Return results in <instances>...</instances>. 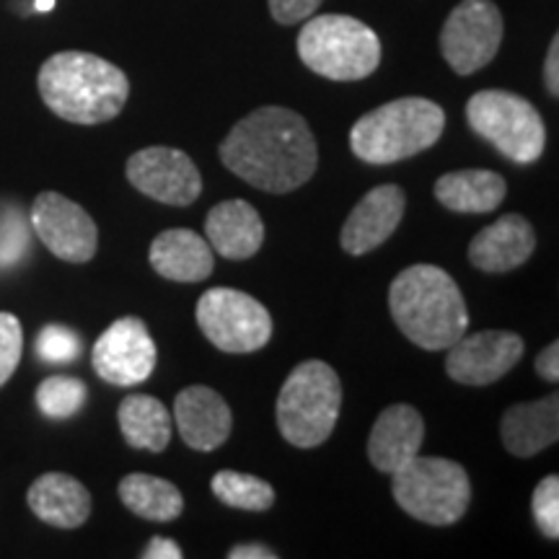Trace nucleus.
Listing matches in <instances>:
<instances>
[{
    "label": "nucleus",
    "instance_id": "nucleus-1",
    "mask_svg": "<svg viewBox=\"0 0 559 559\" xmlns=\"http://www.w3.org/2000/svg\"><path fill=\"white\" fill-rule=\"evenodd\" d=\"M218 156L254 190L288 194L317 174L319 145L298 111L260 107L230 128Z\"/></svg>",
    "mask_w": 559,
    "mask_h": 559
},
{
    "label": "nucleus",
    "instance_id": "nucleus-2",
    "mask_svg": "<svg viewBox=\"0 0 559 559\" xmlns=\"http://www.w3.org/2000/svg\"><path fill=\"white\" fill-rule=\"evenodd\" d=\"M37 86L47 109L73 124L115 120L130 96V81L122 68L81 50L47 58L39 68Z\"/></svg>",
    "mask_w": 559,
    "mask_h": 559
},
{
    "label": "nucleus",
    "instance_id": "nucleus-3",
    "mask_svg": "<svg viewBox=\"0 0 559 559\" xmlns=\"http://www.w3.org/2000/svg\"><path fill=\"white\" fill-rule=\"evenodd\" d=\"M389 311L412 345L449 349L469 326L466 298L449 272L436 264H412L389 288Z\"/></svg>",
    "mask_w": 559,
    "mask_h": 559
},
{
    "label": "nucleus",
    "instance_id": "nucleus-4",
    "mask_svg": "<svg viewBox=\"0 0 559 559\" xmlns=\"http://www.w3.org/2000/svg\"><path fill=\"white\" fill-rule=\"evenodd\" d=\"M445 130V111L423 96H404L362 115L349 130V148L366 164L386 166L432 148Z\"/></svg>",
    "mask_w": 559,
    "mask_h": 559
},
{
    "label": "nucleus",
    "instance_id": "nucleus-5",
    "mask_svg": "<svg viewBox=\"0 0 559 559\" xmlns=\"http://www.w3.org/2000/svg\"><path fill=\"white\" fill-rule=\"evenodd\" d=\"M342 383L324 360H304L290 370L277 394L280 436L296 449H317L337 428Z\"/></svg>",
    "mask_w": 559,
    "mask_h": 559
},
{
    "label": "nucleus",
    "instance_id": "nucleus-6",
    "mask_svg": "<svg viewBox=\"0 0 559 559\" xmlns=\"http://www.w3.org/2000/svg\"><path fill=\"white\" fill-rule=\"evenodd\" d=\"M296 45L300 62L330 81H362L381 66L379 34L345 13L306 19Z\"/></svg>",
    "mask_w": 559,
    "mask_h": 559
},
{
    "label": "nucleus",
    "instance_id": "nucleus-7",
    "mask_svg": "<svg viewBox=\"0 0 559 559\" xmlns=\"http://www.w3.org/2000/svg\"><path fill=\"white\" fill-rule=\"evenodd\" d=\"M396 506L428 526H451L472 502L469 474L451 459L417 456L391 474Z\"/></svg>",
    "mask_w": 559,
    "mask_h": 559
},
{
    "label": "nucleus",
    "instance_id": "nucleus-8",
    "mask_svg": "<svg viewBox=\"0 0 559 559\" xmlns=\"http://www.w3.org/2000/svg\"><path fill=\"white\" fill-rule=\"evenodd\" d=\"M466 122L481 140L495 145L513 164H536L547 145L539 109L519 94L487 88L466 102Z\"/></svg>",
    "mask_w": 559,
    "mask_h": 559
},
{
    "label": "nucleus",
    "instance_id": "nucleus-9",
    "mask_svg": "<svg viewBox=\"0 0 559 559\" xmlns=\"http://www.w3.org/2000/svg\"><path fill=\"white\" fill-rule=\"evenodd\" d=\"M194 319L210 345L230 355L257 353L272 337L270 311L243 290H205L198 300Z\"/></svg>",
    "mask_w": 559,
    "mask_h": 559
},
{
    "label": "nucleus",
    "instance_id": "nucleus-10",
    "mask_svg": "<svg viewBox=\"0 0 559 559\" xmlns=\"http://www.w3.org/2000/svg\"><path fill=\"white\" fill-rule=\"evenodd\" d=\"M506 21L492 0H461L440 29V55L453 73L472 75L500 52Z\"/></svg>",
    "mask_w": 559,
    "mask_h": 559
},
{
    "label": "nucleus",
    "instance_id": "nucleus-11",
    "mask_svg": "<svg viewBox=\"0 0 559 559\" xmlns=\"http://www.w3.org/2000/svg\"><path fill=\"white\" fill-rule=\"evenodd\" d=\"M156 360V342L145 321L138 317L117 319L94 342V353H91L96 376L111 386H135V383L148 381Z\"/></svg>",
    "mask_w": 559,
    "mask_h": 559
},
{
    "label": "nucleus",
    "instance_id": "nucleus-12",
    "mask_svg": "<svg viewBox=\"0 0 559 559\" xmlns=\"http://www.w3.org/2000/svg\"><path fill=\"white\" fill-rule=\"evenodd\" d=\"M32 228L37 239L62 262L83 264L99 249V228L79 202L58 192H41L32 205Z\"/></svg>",
    "mask_w": 559,
    "mask_h": 559
},
{
    "label": "nucleus",
    "instance_id": "nucleus-13",
    "mask_svg": "<svg viewBox=\"0 0 559 559\" xmlns=\"http://www.w3.org/2000/svg\"><path fill=\"white\" fill-rule=\"evenodd\" d=\"M128 181L145 198L187 207L202 194V177L185 151L151 145L128 158Z\"/></svg>",
    "mask_w": 559,
    "mask_h": 559
},
{
    "label": "nucleus",
    "instance_id": "nucleus-14",
    "mask_svg": "<svg viewBox=\"0 0 559 559\" xmlns=\"http://www.w3.org/2000/svg\"><path fill=\"white\" fill-rule=\"evenodd\" d=\"M526 342L515 332L487 330L461 337L445 355V373L464 386H489L519 366Z\"/></svg>",
    "mask_w": 559,
    "mask_h": 559
},
{
    "label": "nucleus",
    "instance_id": "nucleus-15",
    "mask_svg": "<svg viewBox=\"0 0 559 559\" xmlns=\"http://www.w3.org/2000/svg\"><path fill=\"white\" fill-rule=\"evenodd\" d=\"M407 210V194L396 185L373 187L353 213L347 215L345 226L340 230V247L349 257L370 254L383 241L391 239Z\"/></svg>",
    "mask_w": 559,
    "mask_h": 559
},
{
    "label": "nucleus",
    "instance_id": "nucleus-16",
    "mask_svg": "<svg viewBox=\"0 0 559 559\" xmlns=\"http://www.w3.org/2000/svg\"><path fill=\"white\" fill-rule=\"evenodd\" d=\"M174 419L181 440L192 451H215L226 443L234 428V415L226 400L210 386H187L174 402Z\"/></svg>",
    "mask_w": 559,
    "mask_h": 559
},
{
    "label": "nucleus",
    "instance_id": "nucleus-17",
    "mask_svg": "<svg viewBox=\"0 0 559 559\" xmlns=\"http://www.w3.org/2000/svg\"><path fill=\"white\" fill-rule=\"evenodd\" d=\"M536 249V230L528 218L519 213H508L481 228L469 243V262L489 275L519 270L528 262Z\"/></svg>",
    "mask_w": 559,
    "mask_h": 559
},
{
    "label": "nucleus",
    "instance_id": "nucleus-18",
    "mask_svg": "<svg viewBox=\"0 0 559 559\" xmlns=\"http://www.w3.org/2000/svg\"><path fill=\"white\" fill-rule=\"evenodd\" d=\"M425 443V419L409 404H391L376 419L368 438V459L376 472L394 474L415 459Z\"/></svg>",
    "mask_w": 559,
    "mask_h": 559
},
{
    "label": "nucleus",
    "instance_id": "nucleus-19",
    "mask_svg": "<svg viewBox=\"0 0 559 559\" xmlns=\"http://www.w3.org/2000/svg\"><path fill=\"white\" fill-rule=\"evenodd\" d=\"M205 239L223 260H251L264 243V223L247 200L218 202L205 218Z\"/></svg>",
    "mask_w": 559,
    "mask_h": 559
},
{
    "label": "nucleus",
    "instance_id": "nucleus-20",
    "mask_svg": "<svg viewBox=\"0 0 559 559\" xmlns=\"http://www.w3.org/2000/svg\"><path fill=\"white\" fill-rule=\"evenodd\" d=\"M500 438L508 453L519 459H534L555 445L559 438V396L549 394L539 402L513 404L500 419Z\"/></svg>",
    "mask_w": 559,
    "mask_h": 559
},
{
    "label": "nucleus",
    "instance_id": "nucleus-21",
    "mask_svg": "<svg viewBox=\"0 0 559 559\" xmlns=\"http://www.w3.org/2000/svg\"><path fill=\"white\" fill-rule=\"evenodd\" d=\"M151 267L174 283H200L213 275L215 251L190 228H169L151 243Z\"/></svg>",
    "mask_w": 559,
    "mask_h": 559
},
{
    "label": "nucleus",
    "instance_id": "nucleus-22",
    "mask_svg": "<svg viewBox=\"0 0 559 559\" xmlns=\"http://www.w3.org/2000/svg\"><path fill=\"white\" fill-rule=\"evenodd\" d=\"M32 513L55 528H79L91 515V495L79 479L62 472H47L26 492Z\"/></svg>",
    "mask_w": 559,
    "mask_h": 559
},
{
    "label": "nucleus",
    "instance_id": "nucleus-23",
    "mask_svg": "<svg viewBox=\"0 0 559 559\" xmlns=\"http://www.w3.org/2000/svg\"><path fill=\"white\" fill-rule=\"evenodd\" d=\"M436 198L451 213H492L508 198V181L498 171H451L436 181Z\"/></svg>",
    "mask_w": 559,
    "mask_h": 559
},
{
    "label": "nucleus",
    "instance_id": "nucleus-24",
    "mask_svg": "<svg viewBox=\"0 0 559 559\" xmlns=\"http://www.w3.org/2000/svg\"><path fill=\"white\" fill-rule=\"evenodd\" d=\"M120 419L122 438L128 440L130 449L160 453L171 443L174 417L166 409V404L148 394L124 396L117 412Z\"/></svg>",
    "mask_w": 559,
    "mask_h": 559
},
{
    "label": "nucleus",
    "instance_id": "nucleus-25",
    "mask_svg": "<svg viewBox=\"0 0 559 559\" xmlns=\"http://www.w3.org/2000/svg\"><path fill=\"white\" fill-rule=\"evenodd\" d=\"M122 506L135 513L138 519L153 523L177 521L185 510V498L179 487L169 479L153 477V474H128L117 487Z\"/></svg>",
    "mask_w": 559,
    "mask_h": 559
},
{
    "label": "nucleus",
    "instance_id": "nucleus-26",
    "mask_svg": "<svg viewBox=\"0 0 559 559\" xmlns=\"http://www.w3.org/2000/svg\"><path fill=\"white\" fill-rule=\"evenodd\" d=\"M213 495L223 506L236 510H249V513H264L275 506V487L267 479L254 477V474H241L234 469L218 472L210 481Z\"/></svg>",
    "mask_w": 559,
    "mask_h": 559
},
{
    "label": "nucleus",
    "instance_id": "nucleus-27",
    "mask_svg": "<svg viewBox=\"0 0 559 559\" xmlns=\"http://www.w3.org/2000/svg\"><path fill=\"white\" fill-rule=\"evenodd\" d=\"M88 400V389L73 376H50L39 383L37 407L50 419H70L79 415Z\"/></svg>",
    "mask_w": 559,
    "mask_h": 559
},
{
    "label": "nucleus",
    "instance_id": "nucleus-28",
    "mask_svg": "<svg viewBox=\"0 0 559 559\" xmlns=\"http://www.w3.org/2000/svg\"><path fill=\"white\" fill-rule=\"evenodd\" d=\"M531 513H534L536 526L547 539H559V477L549 474L539 481L531 498Z\"/></svg>",
    "mask_w": 559,
    "mask_h": 559
},
{
    "label": "nucleus",
    "instance_id": "nucleus-29",
    "mask_svg": "<svg viewBox=\"0 0 559 559\" xmlns=\"http://www.w3.org/2000/svg\"><path fill=\"white\" fill-rule=\"evenodd\" d=\"M37 355L47 362H73L81 355V337L62 324H47L37 334Z\"/></svg>",
    "mask_w": 559,
    "mask_h": 559
},
{
    "label": "nucleus",
    "instance_id": "nucleus-30",
    "mask_svg": "<svg viewBox=\"0 0 559 559\" xmlns=\"http://www.w3.org/2000/svg\"><path fill=\"white\" fill-rule=\"evenodd\" d=\"M29 251V228L19 207H5L0 215V267H11Z\"/></svg>",
    "mask_w": 559,
    "mask_h": 559
},
{
    "label": "nucleus",
    "instance_id": "nucleus-31",
    "mask_svg": "<svg viewBox=\"0 0 559 559\" xmlns=\"http://www.w3.org/2000/svg\"><path fill=\"white\" fill-rule=\"evenodd\" d=\"M21 353H24V332L13 313L0 311V386L16 373Z\"/></svg>",
    "mask_w": 559,
    "mask_h": 559
},
{
    "label": "nucleus",
    "instance_id": "nucleus-32",
    "mask_svg": "<svg viewBox=\"0 0 559 559\" xmlns=\"http://www.w3.org/2000/svg\"><path fill=\"white\" fill-rule=\"evenodd\" d=\"M324 0H270V13L280 26H296L311 19Z\"/></svg>",
    "mask_w": 559,
    "mask_h": 559
},
{
    "label": "nucleus",
    "instance_id": "nucleus-33",
    "mask_svg": "<svg viewBox=\"0 0 559 559\" xmlns=\"http://www.w3.org/2000/svg\"><path fill=\"white\" fill-rule=\"evenodd\" d=\"M536 373L542 376L547 383L559 381V345L557 342H549L547 347L536 355Z\"/></svg>",
    "mask_w": 559,
    "mask_h": 559
},
{
    "label": "nucleus",
    "instance_id": "nucleus-34",
    "mask_svg": "<svg viewBox=\"0 0 559 559\" xmlns=\"http://www.w3.org/2000/svg\"><path fill=\"white\" fill-rule=\"evenodd\" d=\"M544 86L551 96H559V37L555 34L551 37V45H549V52H547V60H544Z\"/></svg>",
    "mask_w": 559,
    "mask_h": 559
},
{
    "label": "nucleus",
    "instance_id": "nucleus-35",
    "mask_svg": "<svg viewBox=\"0 0 559 559\" xmlns=\"http://www.w3.org/2000/svg\"><path fill=\"white\" fill-rule=\"evenodd\" d=\"M143 559H181L185 557V551L174 539H164V536H153L148 542V547L143 549Z\"/></svg>",
    "mask_w": 559,
    "mask_h": 559
},
{
    "label": "nucleus",
    "instance_id": "nucleus-36",
    "mask_svg": "<svg viewBox=\"0 0 559 559\" xmlns=\"http://www.w3.org/2000/svg\"><path fill=\"white\" fill-rule=\"evenodd\" d=\"M228 559H277V551L262 547V544H239L228 551Z\"/></svg>",
    "mask_w": 559,
    "mask_h": 559
},
{
    "label": "nucleus",
    "instance_id": "nucleus-37",
    "mask_svg": "<svg viewBox=\"0 0 559 559\" xmlns=\"http://www.w3.org/2000/svg\"><path fill=\"white\" fill-rule=\"evenodd\" d=\"M34 9H37L39 13L52 11L55 9V0H37V3H34Z\"/></svg>",
    "mask_w": 559,
    "mask_h": 559
}]
</instances>
